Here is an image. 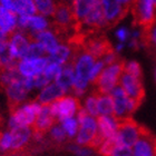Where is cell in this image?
<instances>
[{
	"label": "cell",
	"mask_w": 156,
	"mask_h": 156,
	"mask_svg": "<svg viewBox=\"0 0 156 156\" xmlns=\"http://www.w3.org/2000/svg\"><path fill=\"white\" fill-rule=\"evenodd\" d=\"M50 27L51 33L59 40L67 42L79 30V20L74 11V7L67 0H58L55 2V9L52 12Z\"/></svg>",
	"instance_id": "obj_1"
},
{
	"label": "cell",
	"mask_w": 156,
	"mask_h": 156,
	"mask_svg": "<svg viewBox=\"0 0 156 156\" xmlns=\"http://www.w3.org/2000/svg\"><path fill=\"white\" fill-rule=\"evenodd\" d=\"M126 65V60L123 58L119 62H115L113 65L106 66V68L103 69L99 75L91 81L94 85V91L99 95H109L111 91L118 85L120 75L124 72V67Z\"/></svg>",
	"instance_id": "obj_2"
},
{
	"label": "cell",
	"mask_w": 156,
	"mask_h": 156,
	"mask_svg": "<svg viewBox=\"0 0 156 156\" xmlns=\"http://www.w3.org/2000/svg\"><path fill=\"white\" fill-rule=\"evenodd\" d=\"M76 119L78 120V132L76 135L77 145L90 147L93 146L95 140L98 135L97 122L95 117H91L87 114L84 107H81L76 114Z\"/></svg>",
	"instance_id": "obj_3"
},
{
	"label": "cell",
	"mask_w": 156,
	"mask_h": 156,
	"mask_svg": "<svg viewBox=\"0 0 156 156\" xmlns=\"http://www.w3.org/2000/svg\"><path fill=\"white\" fill-rule=\"evenodd\" d=\"M83 36H84L83 45H81L83 51L93 57L94 60L103 59L105 56H107L108 54L114 51V48H113L111 41L101 31L86 35V36L83 35Z\"/></svg>",
	"instance_id": "obj_4"
},
{
	"label": "cell",
	"mask_w": 156,
	"mask_h": 156,
	"mask_svg": "<svg viewBox=\"0 0 156 156\" xmlns=\"http://www.w3.org/2000/svg\"><path fill=\"white\" fill-rule=\"evenodd\" d=\"M147 129L133 120L130 117L118 119V127H117L116 140L119 145L127 147L134 146V144L140 140L142 135L146 133Z\"/></svg>",
	"instance_id": "obj_5"
},
{
	"label": "cell",
	"mask_w": 156,
	"mask_h": 156,
	"mask_svg": "<svg viewBox=\"0 0 156 156\" xmlns=\"http://www.w3.org/2000/svg\"><path fill=\"white\" fill-rule=\"evenodd\" d=\"M153 0H132L130 10L133 15V26L147 29L155 25Z\"/></svg>",
	"instance_id": "obj_6"
},
{
	"label": "cell",
	"mask_w": 156,
	"mask_h": 156,
	"mask_svg": "<svg viewBox=\"0 0 156 156\" xmlns=\"http://www.w3.org/2000/svg\"><path fill=\"white\" fill-rule=\"evenodd\" d=\"M40 108L41 105L38 101H30L28 104L16 108L13 112H11L9 128L12 129L17 127H33Z\"/></svg>",
	"instance_id": "obj_7"
},
{
	"label": "cell",
	"mask_w": 156,
	"mask_h": 156,
	"mask_svg": "<svg viewBox=\"0 0 156 156\" xmlns=\"http://www.w3.org/2000/svg\"><path fill=\"white\" fill-rule=\"evenodd\" d=\"M50 112L55 116V118L58 122L66 119V118H72L75 117L78 111L81 108L80 101L76 96H62L60 98L52 101L49 104Z\"/></svg>",
	"instance_id": "obj_8"
},
{
	"label": "cell",
	"mask_w": 156,
	"mask_h": 156,
	"mask_svg": "<svg viewBox=\"0 0 156 156\" xmlns=\"http://www.w3.org/2000/svg\"><path fill=\"white\" fill-rule=\"evenodd\" d=\"M106 19V30L112 29L126 17L130 6L124 5L122 0H101Z\"/></svg>",
	"instance_id": "obj_9"
},
{
	"label": "cell",
	"mask_w": 156,
	"mask_h": 156,
	"mask_svg": "<svg viewBox=\"0 0 156 156\" xmlns=\"http://www.w3.org/2000/svg\"><path fill=\"white\" fill-rule=\"evenodd\" d=\"M109 95L114 101V116L117 119L130 117V115L140 106L138 103L127 97L125 91L119 86L115 87Z\"/></svg>",
	"instance_id": "obj_10"
},
{
	"label": "cell",
	"mask_w": 156,
	"mask_h": 156,
	"mask_svg": "<svg viewBox=\"0 0 156 156\" xmlns=\"http://www.w3.org/2000/svg\"><path fill=\"white\" fill-rule=\"evenodd\" d=\"M119 86L128 98L135 101L138 104H142L145 98V88L143 85V78H137L123 72L118 80Z\"/></svg>",
	"instance_id": "obj_11"
},
{
	"label": "cell",
	"mask_w": 156,
	"mask_h": 156,
	"mask_svg": "<svg viewBox=\"0 0 156 156\" xmlns=\"http://www.w3.org/2000/svg\"><path fill=\"white\" fill-rule=\"evenodd\" d=\"M6 90L8 101H9V105L11 107V112H13L16 108L19 107V105L26 99L29 89L27 88L26 84H25V78H23L21 80L13 81L8 86H6Z\"/></svg>",
	"instance_id": "obj_12"
},
{
	"label": "cell",
	"mask_w": 156,
	"mask_h": 156,
	"mask_svg": "<svg viewBox=\"0 0 156 156\" xmlns=\"http://www.w3.org/2000/svg\"><path fill=\"white\" fill-rule=\"evenodd\" d=\"M48 64L49 60L47 57L34 59L23 58L18 64V70L25 78H29L44 72V69L47 67Z\"/></svg>",
	"instance_id": "obj_13"
},
{
	"label": "cell",
	"mask_w": 156,
	"mask_h": 156,
	"mask_svg": "<svg viewBox=\"0 0 156 156\" xmlns=\"http://www.w3.org/2000/svg\"><path fill=\"white\" fill-rule=\"evenodd\" d=\"M57 119L51 114L49 105H41L40 112L37 115L36 120L33 125V132L44 135L46 132H49V129L55 125Z\"/></svg>",
	"instance_id": "obj_14"
},
{
	"label": "cell",
	"mask_w": 156,
	"mask_h": 156,
	"mask_svg": "<svg viewBox=\"0 0 156 156\" xmlns=\"http://www.w3.org/2000/svg\"><path fill=\"white\" fill-rule=\"evenodd\" d=\"M155 140L147 130L132 147V156H156Z\"/></svg>",
	"instance_id": "obj_15"
},
{
	"label": "cell",
	"mask_w": 156,
	"mask_h": 156,
	"mask_svg": "<svg viewBox=\"0 0 156 156\" xmlns=\"http://www.w3.org/2000/svg\"><path fill=\"white\" fill-rule=\"evenodd\" d=\"M29 39L26 34L13 31L9 39V49L10 52L15 59H23L26 56V52L29 47Z\"/></svg>",
	"instance_id": "obj_16"
},
{
	"label": "cell",
	"mask_w": 156,
	"mask_h": 156,
	"mask_svg": "<svg viewBox=\"0 0 156 156\" xmlns=\"http://www.w3.org/2000/svg\"><path fill=\"white\" fill-rule=\"evenodd\" d=\"M96 122H97L98 135L104 140L116 136L118 119L115 116H97Z\"/></svg>",
	"instance_id": "obj_17"
},
{
	"label": "cell",
	"mask_w": 156,
	"mask_h": 156,
	"mask_svg": "<svg viewBox=\"0 0 156 156\" xmlns=\"http://www.w3.org/2000/svg\"><path fill=\"white\" fill-rule=\"evenodd\" d=\"M11 136V151L23 150L29 143L33 137V128L31 127H17L9 129Z\"/></svg>",
	"instance_id": "obj_18"
},
{
	"label": "cell",
	"mask_w": 156,
	"mask_h": 156,
	"mask_svg": "<svg viewBox=\"0 0 156 156\" xmlns=\"http://www.w3.org/2000/svg\"><path fill=\"white\" fill-rule=\"evenodd\" d=\"M94 58L87 55L86 52H80L78 54L75 58L74 65L76 69V77L80 78L83 80H89V75L93 67H94Z\"/></svg>",
	"instance_id": "obj_19"
},
{
	"label": "cell",
	"mask_w": 156,
	"mask_h": 156,
	"mask_svg": "<svg viewBox=\"0 0 156 156\" xmlns=\"http://www.w3.org/2000/svg\"><path fill=\"white\" fill-rule=\"evenodd\" d=\"M66 91L62 89L59 85H57L56 83L50 84L48 86H46L44 89L41 90V93L38 95L37 101L40 105H49L51 104L52 101H55L56 99L60 98L62 96L65 95Z\"/></svg>",
	"instance_id": "obj_20"
},
{
	"label": "cell",
	"mask_w": 156,
	"mask_h": 156,
	"mask_svg": "<svg viewBox=\"0 0 156 156\" xmlns=\"http://www.w3.org/2000/svg\"><path fill=\"white\" fill-rule=\"evenodd\" d=\"M31 34H33L35 41L40 44V45L47 50V52H48L49 55L58 48V41H57L56 36L51 33V31L42 30V31L31 33Z\"/></svg>",
	"instance_id": "obj_21"
},
{
	"label": "cell",
	"mask_w": 156,
	"mask_h": 156,
	"mask_svg": "<svg viewBox=\"0 0 156 156\" xmlns=\"http://www.w3.org/2000/svg\"><path fill=\"white\" fill-rule=\"evenodd\" d=\"M17 18L16 13L11 10L0 6V30L5 34L11 35L16 30Z\"/></svg>",
	"instance_id": "obj_22"
},
{
	"label": "cell",
	"mask_w": 156,
	"mask_h": 156,
	"mask_svg": "<svg viewBox=\"0 0 156 156\" xmlns=\"http://www.w3.org/2000/svg\"><path fill=\"white\" fill-rule=\"evenodd\" d=\"M75 77V66L70 62H66L65 67L62 68V72L56 79V84L59 85L66 91L67 89L73 87Z\"/></svg>",
	"instance_id": "obj_23"
},
{
	"label": "cell",
	"mask_w": 156,
	"mask_h": 156,
	"mask_svg": "<svg viewBox=\"0 0 156 156\" xmlns=\"http://www.w3.org/2000/svg\"><path fill=\"white\" fill-rule=\"evenodd\" d=\"M97 98L98 116H114V101L111 95H99L93 91Z\"/></svg>",
	"instance_id": "obj_24"
},
{
	"label": "cell",
	"mask_w": 156,
	"mask_h": 156,
	"mask_svg": "<svg viewBox=\"0 0 156 156\" xmlns=\"http://www.w3.org/2000/svg\"><path fill=\"white\" fill-rule=\"evenodd\" d=\"M12 11L19 16L31 17L36 13V7L33 0H13Z\"/></svg>",
	"instance_id": "obj_25"
},
{
	"label": "cell",
	"mask_w": 156,
	"mask_h": 156,
	"mask_svg": "<svg viewBox=\"0 0 156 156\" xmlns=\"http://www.w3.org/2000/svg\"><path fill=\"white\" fill-rule=\"evenodd\" d=\"M69 57H70V49L67 46H58V48L49 55L48 60L49 62L62 65L68 62Z\"/></svg>",
	"instance_id": "obj_26"
},
{
	"label": "cell",
	"mask_w": 156,
	"mask_h": 156,
	"mask_svg": "<svg viewBox=\"0 0 156 156\" xmlns=\"http://www.w3.org/2000/svg\"><path fill=\"white\" fill-rule=\"evenodd\" d=\"M26 27L30 28L33 30V33H38V31L45 30L48 27V23L41 16H31L27 18Z\"/></svg>",
	"instance_id": "obj_27"
},
{
	"label": "cell",
	"mask_w": 156,
	"mask_h": 156,
	"mask_svg": "<svg viewBox=\"0 0 156 156\" xmlns=\"http://www.w3.org/2000/svg\"><path fill=\"white\" fill-rule=\"evenodd\" d=\"M36 10L41 16H51L55 9V2L52 0H33Z\"/></svg>",
	"instance_id": "obj_28"
},
{
	"label": "cell",
	"mask_w": 156,
	"mask_h": 156,
	"mask_svg": "<svg viewBox=\"0 0 156 156\" xmlns=\"http://www.w3.org/2000/svg\"><path fill=\"white\" fill-rule=\"evenodd\" d=\"M60 126L62 127V129L65 130L66 135L69 138H73L77 135L78 132V120L76 119L75 117H72V118H66V119L62 120L60 122Z\"/></svg>",
	"instance_id": "obj_29"
},
{
	"label": "cell",
	"mask_w": 156,
	"mask_h": 156,
	"mask_svg": "<svg viewBox=\"0 0 156 156\" xmlns=\"http://www.w3.org/2000/svg\"><path fill=\"white\" fill-rule=\"evenodd\" d=\"M46 55H49V54L40 44H38V42H33V44H30L29 47H28V50H27V52H26L25 58H29V59L42 58V57Z\"/></svg>",
	"instance_id": "obj_30"
},
{
	"label": "cell",
	"mask_w": 156,
	"mask_h": 156,
	"mask_svg": "<svg viewBox=\"0 0 156 156\" xmlns=\"http://www.w3.org/2000/svg\"><path fill=\"white\" fill-rule=\"evenodd\" d=\"M117 145H118V143H117L116 136H115V137H113V138L105 140L104 142L97 147V151L101 156H111V154L113 153V151H114V148Z\"/></svg>",
	"instance_id": "obj_31"
},
{
	"label": "cell",
	"mask_w": 156,
	"mask_h": 156,
	"mask_svg": "<svg viewBox=\"0 0 156 156\" xmlns=\"http://www.w3.org/2000/svg\"><path fill=\"white\" fill-rule=\"evenodd\" d=\"M84 109L87 112V114L91 117L98 116V109H97V98L96 95L93 93L90 96H88L87 99L85 101Z\"/></svg>",
	"instance_id": "obj_32"
},
{
	"label": "cell",
	"mask_w": 156,
	"mask_h": 156,
	"mask_svg": "<svg viewBox=\"0 0 156 156\" xmlns=\"http://www.w3.org/2000/svg\"><path fill=\"white\" fill-rule=\"evenodd\" d=\"M60 72H62L60 65L55 64V62H49L48 65H47V67L44 69L42 74L45 75V77L47 78L49 81H51V80H56V79H57V77L59 76Z\"/></svg>",
	"instance_id": "obj_33"
},
{
	"label": "cell",
	"mask_w": 156,
	"mask_h": 156,
	"mask_svg": "<svg viewBox=\"0 0 156 156\" xmlns=\"http://www.w3.org/2000/svg\"><path fill=\"white\" fill-rule=\"evenodd\" d=\"M49 133H50V136H51L52 140H55V142H57V143H62L67 138L65 130L62 129V127L60 125H58V124H55L49 129Z\"/></svg>",
	"instance_id": "obj_34"
},
{
	"label": "cell",
	"mask_w": 156,
	"mask_h": 156,
	"mask_svg": "<svg viewBox=\"0 0 156 156\" xmlns=\"http://www.w3.org/2000/svg\"><path fill=\"white\" fill-rule=\"evenodd\" d=\"M124 72L129 74L137 78H143V72H142V67L137 62H126V65L124 67Z\"/></svg>",
	"instance_id": "obj_35"
},
{
	"label": "cell",
	"mask_w": 156,
	"mask_h": 156,
	"mask_svg": "<svg viewBox=\"0 0 156 156\" xmlns=\"http://www.w3.org/2000/svg\"><path fill=\"white\" fill-rule=\"evenodd\" d=\"M0 151L1 152L11 151V136L9 130L0 134Z\"/></svg>",
	"instance_id": "obj_36"
},
{
	"label": "cell",
	"mask_w": 156,
	"mask_h": 156,
	"mask_svg": "<svg viewBox=\"0 0 156 156\" xmlns=\"http://www.w3.org/2000/svg\"><path fill=\"white\" fill-rule=\"evenodd\" d=\"M69 151L76 156H90L91 150L90 147L81 146V145H72L69 146Z\"/></svg>",
	"instance_id": "obj_37"
},
{
	"label": "cell",
	"mask_w": 156,
	"mask_h": 156,
	"mask_svg": "<svg viewBox=\"0 0 156 156\" xmlns=\"http://www.w3.org/2000/svg\"><path fill=\"white\" fill-rule=\"evenodd\" d=\"M111 156H132V148L118 144L114 148Z\"/></svg>",
	"instance_id": "obj_38"
},
{
	"label": "cell",
	"mask_w": 156,
	"mask_h": 156,
	"mask_svg": "<svg viewBox=\"0 0 156 156\" xmlns=\"http://www.w3.org/2000/svg\"><path fill=\"white\" fill-rule=\"evenodd\" d=\"M104 62L103 60H99V62H96V64L94 65V67H93V69H91L90 72V75H89V81H93L95 79V78L97 77L98 75H99V73L103 70V68H104Z\"/></svg>",
	"instance_id": "obj_39"
},
{
	"label": "cell",
	"mask_w": 156,
	"mask_h": 156,
	"mask_svg": "<svg viewBox=\"0 0 156 156\" xmlns=\"http://www.w3.org/2000/svg\"><path fill=\"white\" fill-rule=\"evenodd\" d=\"M116 36H117V38L119 39L120 42H125L127 40V38H128V36H129V33H128L127 29L123 28V29H120L117 31Z\"/></svg>",
	"instance_id": "obj_40"
},
{
	"label": "cell",
	"mask_w": 156,
	"mask_h": 156,
	"mask_svg": "<svg viewBox=\"0 0 156 156\" xmlns=\"http://www.w3.org/2000/svg\"><path fill=\"white\" fill-rule=\"evenodd\" d=\"M0 1H1V6L12 11V0H0Z\"/></svg>",
	"instance_id": "obj_41"
},
{
	"label": "cell",
	"mask_w": 156,
	"mask_h": 156,
	"mask_svg": "<svg viewBox=\"0 0 156 156\" xmlns=\"http://www.w3.org/2000/svg\"><path fill=\"white\" fill-rule=\"evenodd\" d=\"M8 42L9 41H6V40H0V52L2 51L3 49L8 46Z\"/></svg>",
	"instance_id": "obj_42"
},
{
	"label": "cell",
	"mask_w": 156,
	"mask_h": 156,
	"mask_svg": "<svg viewBox=\"0 0 156 156\" xmlns=\"http://www.w3.org/2000/svg\"><path fill=\"white\" fill-rule=\"evenodd\" d=\"M122 1L124 5H128V6H130V2H132V0H122Z\"/></svg>",
	"instance_id": "obj_43"
},
{
	"label": "cell",
	"mask_w": 156,
	"mask_h": 156,
	"mask_svg": "<svg viewBox=\"0 0 156 156\" xmlns=\"http://www.w3.org/2000/svg\"><path fill=\"white\" fill-rule=\"evenodd\" d=\"M153 5L154 6H156V0H153Z\"/></svg>",
	"instance_id": "obj_44"
},
{
	"label": "cell",
	"mask_w": 156,
	"mask_h": 156,
	"mask_svg": "<svg viewBox=\"0 0 156 156\" xmlns=\"http://www.w3.org/2000/svg\"><path fill=\"white\" fill-rule=\"evenodd\" d=\"M155 76H156V72H155Z\"/></svg>",
	"instance_id": "obj_45"
},
{
	"label": "cell",
	"mask_w": 156,
	"mask_h": 156,
	"mask_svg": "<svg viewBox=\"0 0 156 156\" xmlns=\"http://www.w3.org/2000/svg\"><path fill=\"white\" fill-rule=\"evenodd\" d=\"M155 143H156V140H155Z\"/></svg>",
	"instance_id": "obj_46"
},
{
	"label": "cell",
	"mask_w": 156,
	"mask_h": 156,
	"mask_svg": "<svg viewBox=\"0 0 156 156\" xmlns=\"http://www.w3.org/2000/svg\"><path fill=\"white\" fill-rule=\"evenodd\" d=\"M67 1H69V0H67Z\"/></svg>",
	"instance_id": "obj_47"
}]
</instances>
